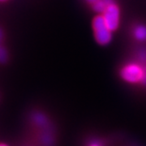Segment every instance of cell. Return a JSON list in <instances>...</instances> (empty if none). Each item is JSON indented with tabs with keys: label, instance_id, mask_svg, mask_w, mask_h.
Returning <instances> with one entry per match:
<instances>
[{
	"label": "cell",
	"instance_id": "obj_1",
	"mask_svg": "<svg viewBox=\"0 0 146 146\" xmlns=\"http://www.w3.org/2000/svg\"><path fill=\"white\" fill-rule=\"evenodd\" d=\"M119 76L127 83L144 84L145 79V65L138 63H127L120 69Z\"/></svg>",
	"mask_w": 146,
	"mask_h": 146
},
{
	"label": "cell",
	"instance_id": "obj_8",
	"mask_svg": "<svg viewBox=\"0 0 146 146\" xmlns=\"http://www.w3.org/2000/svg\"><path fill=\"white\" fill-rule=\"evenodd\" d=\"M0 1H5V0H0Z\"/></svg>",
	"mask_w": 146,
	"mask_h": 146
},
{
	"label": "cell",
	"instance_id": "obj_5",
	"mask_svg": "<svg viewBox=\"0 0 146 146\" xmlns=\"http://www.w3.org/2000/svg\"><path fill=\"white\" fill-rule=\"evenodd\" d=\"M88 146H102V144H100L98 142H93V143H90Z\"/></svg>",
	"mask_w": 146,
	"mask_h": 146
},
{
	"label": "cell",
	"instance_id": "obj_9",
	"mask_svg": "<svg viewBox=\"0 0 146 146\" xmlns=\"http://www.w3.org/2000/svg\"><path fill=\"white\" fill-rule=\"evenodd\" d=\"M31 146H35V145H31Z\"/></svg>",
	"mask_w": 146,
	"mask_h": 146
},
{
	"label": "cell",
	"instance_id": "obj_4",
	"mask_svg": "<svg viewBox=\"0 0 146 146\" xmlns=\"http://www.w3.org/2000/svg\"><path fill=\"white\" fill-rule=\"evenodd\" d=\"M134 37L140 42L146 41V26L138 25L134 29Z\"/></svg>",
	"mask_w": 146,
	"mask_h": 146
},
{
	"label": "cell",
	"instance_id": "obj_6",
	"mask_svg": "<svg viewBox=\"0 0 146 146\" xmlns=\"http://www.w3.org/2000/svg\"><path fill=\"white\" fill-rule=\"evenodd\" d=\"M89 3H92V4H94L95 2H97V1H98V0H86Z\"/></svg>",
	"mask_w": 146,
	"mask_h": 146
},
{
	"label": "cell",
	"instance_id": "obj_2",
	"mask_svg": "<svg viewBox=\"0 0 146 146\" xmlns=\"http://www.w3.org/2000/svg\"><path fill=\"white\" fill-rule=\"evenodd\" d=\"M93 29L94 37L99 45L106 46L109 44L112 39V33L106 25L102 15H99L94 18L93 21Z\"/></svg>",
	"mask_w": 146,
	"mask_h": 146
},
{
	"label": "cell",
	"instance_id": "obj_7",
	"mask_svg": "<svg viewBox=\"0 0 146 146\" xmlns=\"http://www.w3.org/2000/svg\"><path fill=\"white\" fill-rule=\"evenodd\" d=\"M0 146H8L6 144H3V143H0Z\"/></svg>",
	"mask_w": 146,
	"mask_h": 146
},
{
	"label": "cell",
	"instance_id": "obj_3",
	"mask_svg": "<svg viewBox=\"0 0 146 146\" xmlns=\"http://www.w3.org/2000/svg\"><path fill=\"white\" fill-rule=\"evenodd\" d=\"M105 22L110 31H115L119 25L120 11L118 5L113 2L110 3L103 12Z\"/></svg>",
	"mask_w": 146,
	"mask_h": 146
}]
</instances>
